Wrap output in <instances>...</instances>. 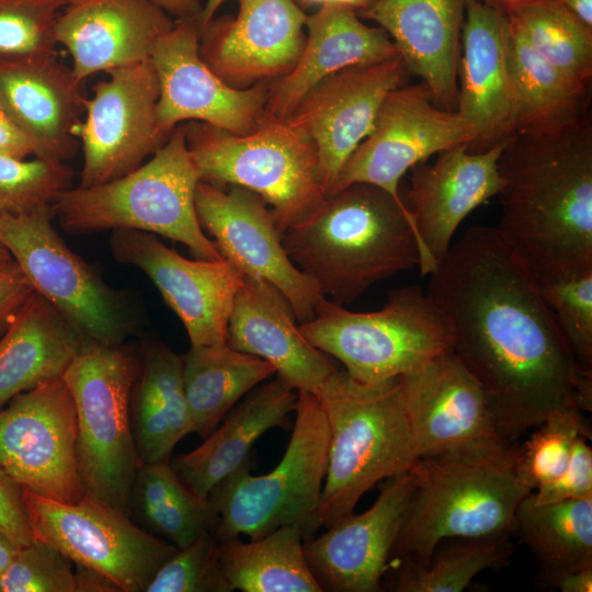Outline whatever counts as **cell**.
<instances>
[{
  "label": "cell",
  "instance_id": "cell-1",
  "mask_svg": "<svg viewBox=\"0 0 592 592\" xmlns=\"http://www.w3.org/2000/svg\"><path fill=\"white\" fill-rule=\"evenodd\" d=\"M428 277L453 352L510 443L553 411L592 410V372L572 354L536 274L496 227L469 228Z\"/></svg>",
  "mask_w": 592,
  "mask_h": 592
},
{
  "label": "cell",
  "instance_id": "cell-2",
  "mask_svg": "<svg viewBox=\"0 0 592 592\" xmlns=\"http://www.w3.org/2000/svg\"><path fill=\"white\" fill-rule=\"evenodd\" d=\"M496 229L540 282L592 271V117L514 133L498 160Z\"/></svg>",
  "mask_w": 592,
  "mask_h": 592
},
{
  "label": "cell",
  "instance_id": "cell-3",
  "mask_svg": "<svg viewBox=\"0 0 592 592\" xmlns=\"http://www.w3.org/2000/svg\"><path fill=\"white\" fill-rule=\"evenodd\" d=\"M282 241L298 270L342 306L420 260L406 203L367 183L327 196L314 215L287 228Z\"/></svg>",
  "mask_w": 592,
  "mask_h": 592
},
{
  "label": "cell",
  "instance_id": "cell-4",
  "mask_svg": "<svg viewBox=\"0 0 592 592\" xmlns=\"http://www.w3.org/2000/svg\"><path fill=\"white\" fill-rule=\"evenodd\" d=\"M330 433L320 526L353 513L377 482L411 469L419 459L403 376L361 383L337 371L315 394Z\"/></svg>",
  "mask_w": 592,
  "mask_h": 592
},
{
  "label": "cell",
  "instance_id": "cell-5",
  "mask_svg": "<svg viewBox=\"0 0 592 592\" xmlns=\"http://www.w3.org/2000/svg\"><path fill=\"white\" fill-rule=\"evenodd\" d=\"M520 442L471 458H419L391 557L424 566L446 538L512 535L520 502L530 491L519 479Z\"/></svg>",
  "mask_w": 592,
  "mask_h": 592
},
{
  "label": "cell",
  "instance_id": "cell-6",
  "mask_svg": "<svg viewBox=\"0 0 592 592\" xmlns=\"http://www.w3.org/2000/svg\"><path fill=\"white\" fill-rule=\"evenodd\" d=\"M200 182L185 126H177L134 171L102 184L72 186L52 208L61 228L71 234L139 230L181 242L198 259L219 260L223 257L197 218Z\"/></svg>",
  "mask_w": 592,
  "mask_h": 592
},
{
  "label": "cell",
  "instance_id": "cell-7",
  "mask_svg": "<svg viewBox=\"0 0 592 592\" xmlns=\"http://www.w3.org/2000/svg\"><path fill=\"white\" fill-rule=\"evenodd\" d=\"M297 395L291 439L275 468L260 476L251 474L252 454L208 493L206 500L214 516L210 532L218 542L240 535L258 538L288 524L298 525L307 540L320 527L329 425L315 394Z\"/></svg>",
  "mask_w": 592,
  "mask_h": 592
},
{
  "label": "cell",
  "instance_id": "cell-8",
  "mask_svg": "<svg viewBox=\"0 0 592 592\" xmlns=\"http://www.w3.org/2000/svg\"><path fill=\"white\" fill-rule=\"evenodd\" d=\"M139 357L124 344L84 338L64 371L77 414V455L86 494L128 514L140 466L130 420Z\"/></svg>",
  "mask_w": 592,
  "mask_h": 592
},
{
  "label": "cell",
  "instance_id": "cell-9",
  "mask_svg": "<svg viewBox=\"0 0 592 592\" xmlns=\"http://www.w3.org/2000/svg\"><path fill=\"white\" fill-rule=\"evenodd\" d=\"M185 137L201 181L254 192L271 205L282 235L327 200L314 145L286 121L263 116L246 135L191 122Z\"/></svg>",
  "mask_w": 592,
  "mask_h": 592
},
{
  "label": "cell",
  "instance_id": "cell-10",
  "mask_svg": "<svg viewBox=\"0 0 592 592\" xmlns=\"http://www.w3.org/2000/svg\"><path fill=\"white\" fill-rule=\"evenodd\" d=\"M299 330L315 348L340 361L350 377L367 384L413 373L453 351L447 321L418 286L390 291L385 306L371 312L327 299Z\"/></svg>",
  "mask_w": 592,
  "mask_h": 592
},
{
  "label": "cell",
  "instance_id": "cell-11",
  "mask_svg": "<svg viewBox=\"0 0 592 592\" xmlns=\"http://www.w3.org/2000/svg\"><path fill=\"white\" fill-rule=\"evenodd\" d=\"M53 216V208L0 214V243L33 291L84 338L123 344L134 330L126 297L65 243L50 223Z\"/></svg>",
  "mask_w": 592,
  "mask_h": 592
},
{
  "label": "cell",
  "instance_id": "cell-12",
  "mask_svg": "<svg viewBox=\"0 0 592 592\" xmlns=\"http://www.w3.org/2000/svg\"><path fill=\"white\" fill-rule=\"evenodd\" d=\"M22 501L35 540L55 547L73 563L104 573L122 592H145L178 549L134 524L128 514L88 494L66 503L22 488Z\"/></svg>",
  "mask_w": 592,
  "mask_h": 592
},
{
  "label": "cell",
  "instance_id": "cell-13",
  "mask_svg": "<svg viewBox=\"0 0 592 592\" xmlns=\"http://www.w3.org/2000/svg\"><path fill=\"white\" fill-rule=\"evenodd\" d=\"M0 466L42 497L73 503L86 496L76 407L61 375L16 395L0 410Z\"/></svg>",
  "mask_w": 592,
  "mask_h": 592
},
{
  "label": "cell",
  "instance_id": "cell-14",
  "mask_svg": "<svg viewBox=\"0 0 592 592\" xmlns=\"http://www.w3.org/2000/svg\"><path fill=\"white\" fill-rule=\"evenodd\" d=\"M471 141L469 125L456 111L437 106L424 82L399 86L385 96L372 133L343 166L331 194L353 183H367L405 202L399 182L407 171Z\"/></svg>",
  "mask_w": 592,
  "mask_h": 592
},
{
  "label": "cell",
  "instance_id": "cell-15",
  "mask_svg": "<svg viewBox=\"0 0 592 592\" xmlns=\"http://www.w3.org/2000/svg\"><path fill=\"white\" fill-rule=\"evenodd\" d=\"M84 100L77 128L83 152L79 186L121 178L141 166L168 139L157 124L159 81L151 60L107 72Z\"/></svg>",
  "mask_w": 592,
  "mask_h": 592
},
{
  "label": "cell",
  "instance_id": "cell-16",
  "mask_svg": "<svg viewBox=\"0 0 592 592\" xmlns=\"http://www.w3.org/2000/svg\"><path fill=\"white\" fill-rule=\"evenodd\" d=\"M267 204L254 192L200 182L195 209L202 229L214 238L220 255L243 275L275 286L291 304L299 323L316 317L328 299L289 259Z\"/></svg>",
  "mask_w": 592,
  "mask_h": 592
},
{
  "label": "cell",
  "instance_id": "cell-17",
  "mask_svg": "<svg viewBox=\"0 0 592 592\" xmlns=\"http://www.w3.org/2000/svg\"><path fill=\"white\" fill-rule=\"evenodd\" d=\"M418 458H471L510 443L490 399L454 352L402 375Z\"/></svg>",
  "mask_w": 592,
  "mask_h": 592
},
{
  "label": "cell",
  "instance_id": "cell-18",
  "mask_svg": "<svg viewBox=\"0 0 592 592\" xmlns=\"http://www.w3.org/2000/svg\"><path fill=\"white\" fill-rule=\"evenodd\" d=\"M198 20H175L157 42L151 64L159 81L157 124L169 136L184 121L202 122L234 135L251 133L264 116V82L237 89L200 55Z\"/></svg>",
  "mask_w": 592,
  "mask_h": 592
},
{
  "label": "cell",
  "instance_id": "cell-19",
  "mask_svg": "<svg viewBox=\"0 0 592 592\" xmlns=\"http://www.w3.org/2000/svg\"><path fill=\"white\" fill-rule=\"evenodd\" d=\"M115 260L143 271L183 323L191 345L227 344V328L243 274L232 263L190 260L150 232L118 229L110 237Z\"/></svg>",
  "mask_w": 592,
  "mask_h": 592
},
{
  "label": "cell",
  "instance_id": "cell-20",
  "mask_svg": "<svg viewBox=\"0 0 592 592\" xmlns=\"http://www.w3.org/2000/svg\"><path fill=\"white\" fill-rule=\"evenodd\" d=\"M400 56L339 71L314 87L286 121L314 145L327 196L357 146L372 133L385 96L402 86Z\"/></svg>",
  "mask_w": 592,
  "mask_h": 592
},
{
  "label": "cell",
  "instance_id": "cell-21",
  "mask_svg": "<svg viewBox=\"0 0 592 592\" xmlns=\"http://www.w3.org/2000/svg\"><path fill=\"white\" fill-rule=\"evenodd\" d=\"M506 141L479 152L462 144L440 152L432 163L410 169L405 203L412 217L423 276L442 262L462 221L501 192L498 160Z\"/></svg>",
  "mask_w": 592,
  "mask_h": 592
},
{
  "label": "cell",
  "instance_id": "cell-22",
  "mask_svg": "<svg viewBox=\"0 0 592 592\" xmlns=\"http://www.w3.org/2000/svg\"><path fill=\"white\" fill-rule=\"evenodd\" d=\"M238 2L235 19H213L201 31L202 59L220 79L237 89L288 73L306 41L304 10L294 0Z\"/></svg>",
  "mask_w": 592,
  "mask_h": 592
},
{
  "label": "cell",
  "instance_id": "cell-23",
  "mask_svg": "<svg viewBox=\"0 0 592 592\" xmlns=\"http://www.w3.org/2000/svg\"><path fill=\"white\" fill-rule=\"evenodd\" d=\"M412 490L410 470L385 479L374 504L351 513L304 543L308 565L323 591L378 592Z\"/></svg>",
  "mask_w": 592,
  "mask_h": 592
},
{
  "label": "cell",
  "instance_id": "cell-24",
  "mask_svg": "<svg viewBox=\"0 0 592 592\" xmlns=\"http://www.w3.org/2000/svg\"><path fill=\"white\" fill-rule=\"evenodd\" d=\"M456 112L473 132L468 149L485 151L508 140L513 129V90L508 15L466 0L460 37Z\"/></svg>",
  "mask_w": 592,
  "mask_h": 592
},
{
  "label": "cell",
  "instance_id": "cell-25",
  "mask_svg": "<svg viewBox=\"0 0 592 592\" xmlns=\"http://www.w3.org/2000/svg\"><path fill=\"white\" fill-rule=\"evenodd\" d=\"M175 20L151 0H68L55 37L81 83L98 72L148 61Z\"/></svg>",
  "mask_w": 592,
  "mask_h": 592
},
{
  "label": "cell",
  "instance_id": "cell-26",
  "mask_svg": "<svg viewBox=\"0 0 592 592\" xmlns=\"http://www.w3.org/2000/svg\"><path fill=\"white\" fill-rule=\"evenodd\" d=\"M294 310L269 282L243 275L227 328V344L269 362L296 391L316 394L338 368L300 332Z\"/></svg>",
  "mask_w": 592,
  "mask_h": 592
},
{
  "label": "cell",
  "instance_id": "cell-27",
  "mask_svg": "<svg viewBox=\"0 0 592 592\" xmlns=\"http://www.w3.org/2000/svg\"><path fill=\"white\" fill-rule=\"evenodd\" d=\"M80 86L57 55L0 67V107L26 136L34 157L66 162L77 153L86 100Z\"/></svg>",
  "mask_w": 592,
  "mask_h": 592
},
{
  "label": "cell",
  "instance_id": "cell-28",
  "mask_svg": "<svg viewBox=\"0 0 592 592\" xmlns=\"http://www.w3.org/2000/svg\"><path fill=\"white\" fill-rule=\"evenodd\" d=\"M466 0H377L357 13L394 41L408 72L422 79L434 103L455 111Z\"/></svg>",
  "mask_w": 592,
  "mask_h": 592
},
{
  "label": "cell",
  "instance_id": "cell-29",
  "mask_svg": "<svg viewBox=\"0 0 592 592\" xmlns=\"http://www.w3.org/2000/svg\"><path fill=\"white\" fill-rule=\"evenodd\" d=\"M306 29L308 36L296 65L267 89L265 117L287 121L300 100L328 77L400 56L386 31L364 24L346 5H321L307 16Z\"/></svg>",
  "mask_w": 592,
  "mask_h": 592
},
{
  "label": "cell",
  "instance_id": "cell-30",
  "mask_svg": "<svg viewBox=\"0 0 592 592\" xmlns=\"http://www.w3.org/2000/svg\"><path fill=\"white\" fill-rule=\"evenodd\" d=\"M297 391L278 378L257 386L195 449L170 458L181 480L200 498L240 467L258 439L274 428L291 429Z\"/></svg>",
  "mask_w": 592,
  "mask_h": 592
},
{
  "label": "cell",
  "instance_id": "cell-31",
  "mask_svg": "<svg viewBox=\"0 0 592 592\" xmlns=\"http://www.w3.org/2000/svg\"><path fill=\"white\" fill-rule=\"evenodd\" d=\"M84 337L33 292L8 319L0 339V410L16 395L62 375Z\"/></svg>",
  "mask_w": 592,
  "mask_h": 592
},
{
  "label": "cell",
  "instance_id": "cell-32",
  "mask_svg": "<svg viewBox=\"0 0 592 592\" xmlns=\"http://www.w3.org/2000/svg\"><path fill=\"white\" fill-rule=\"evenodd\" d=\"M130 420L140 465L169 460L174 446L195 432L184 392L182 355L161 341L141 344Z\"/></svg>",
  "mask_w": 592,
  "mask_h": 592
},
{
  "label": "cell",
  "instance_id": "cell-33",
  "mask_svg": "<svg viewBox=\"0 0 592 592\" xmlns=\"http://www.w3.org/2000/svg\"><path fill=\"white\" fill-rule=\"evenodd\" d=\"M510 65L514 133L555 132L590 112V84L543 60L511 22Z\"/></svg>",
  "mask_w": 592,
  "mask_h": 592
},
{
  "label": "cell",
  "instance_id": "cell-34",
  "mask_svg": "<svg viewBox=\"0 0 592 592\" xmlns=\"http://www.w3.org/2000/svg\"><path fill=\"white\" fill-rule=\"evenodd\" d=\"M182 360L184 392L202 439L241 398L275 374L269 362L228 344L191 345Z\"/></svg>",
  "mask_w": 592,
  "mask_h": 592
},
{
  "label": "cell",
  "instance_id": "cell-35",
  "mask_svg": "<svg viewBox=\"0 0 592 592\" xmlns=\"http://www.w3.org/2000/svg\"><path fill=\"white\" fill-rule=\"evenodd\" d=\"M305 536L295 524L283 525L248 543L218 542L223 572L232 591L323 592L304 551Z\"/></svg>",
  "mask_w": 592,
  "mask_h": 592
},
{
  "label": "cell",
  "instance_id": "cell-36",
  "mask_svg": "<svg viewBox=\"0 0 592 592\" xmlns=\"http://www.w3.org/2000/svg\"><path fill=\"white\" fill-rule=\"evenodd\" d=\"M513 533L532 551L548 583L592 567V499L534 504L527 494L516 509Z\"/></svg>",
  "mask_w": 592,
  "mask_h": 592
},
{
  "label": "cell",
  "instance_id": "cell-37",
  "mask_svg": "<svg viewBox=\"0 0 592 592\" xmlns=\"http://www.w3.org/2000/svg\"><path fill=\"white\" fill-rule=\"evenodd\" d=\"M132 504L150 533L178 549L210 531L214 523L207 500L181 480L170 459L139 466L132 488Z\"/></svg>",
  "mask_w": 592,
  "mask_h": 592
},
{
  "label": "cell",
  "instance_id": "cell-38",
  "mask_svg": "<svg viewBox=\"0 0 592 592\" xmlns=\"http://www.w3.org/2000/svg\"><path fill=\"white\" fill-rule=\"evenodd\" d=\"M510 536L446 538L426 565L397 562L388 569L383 588L394 592H460L478 573L509 563L513 554Z\"/></svg>",
  "mask_w": 592,
  "mask_h": 592
},
{
  "label": "cell",
  "instance_id": "cell-39",
  "mask_svg": "<svg viewBox=\"0 0 592 592\" xmlns=\"http://www.w3.org/2000/svg\"><path fill=\"white\" fill-rule=\"evenodd\" d=\"M508 18L543 60L568 77L590 84L592 30L558 0L540 1Z\"/></svg>",
  "mask_w": 592,
  "mask_h": 592
},
{
  "label": "cell",
  "instance_id": "cell-40",
  "mask_svg": "<svg viewBox=\"0 0 592 592\" xmlns=\"http://www.w3.org/2000/svg\"><path fill=\"white\" fill-rule=\"evenodd\" d=\"M591 439V426L583 412L561 409L549 413L535 426L527 440L520 443L516 473L530 490L556 479L570 462L576 441Z\"/></svg>",
  "mask_w": 592,
  "mask_h": 592
},
{
  "label": "cell",
  "instance_id": "cell-41",
  "mask_svg": "<svg viewBox=\"0 0 592 592\" xmlns=\"http://www.w3.org/2000/svg\"><path fill=\"white\" fill-rule=\"evenodd\" d=\"M68 0H0V67L57 55L56 21Z\"/></svg>",
  "mask_w": 592,
  "mask_h": 592
},
{
  "label": "cell",
  "instance_id": "cell-42",
  "mask_svg": "<svg viewBox=\"0 0 592 592\" xmlns=\"http://www.w3.org/2000/svg\"><path fill=\"white\" fill-rule=\"evenodd\" d=\"M72 179L66 162L0 156V214L52 208L72 187Z\"/></svg>",
  "mask_w": 592,
  "mask_h": 592
},
{
  "label": "cell",
  "instance_id": "cell-43",
  "mask_svg": "<svg viewBox=\"0 0 592 592\" xmlns=\"http://www.w3.org/2000/svg\"><path fill=\"white\" fill-rule=\"evenodd\" d=\"M145 592H232L210 531L179 548L158 569Z\"/></svg>",
  "mask_w": 592,
  "mask_h": 592
},
{
  "label": "cell",
  "instance_id": "cell-44",
  "mask_svg": "<svg viewBox=\"0 0 592 592\" xmlns=\"http://www.w3.org/2000/svg\"><path fill=\"white\" fill-rule=\"evenodd\" d=\"M540 287L576 360L592 372V271Z\"/></svg>",
  "mask_w": 592,
  "mask_h": 592
},
{
  "label": "cell",
  "instance_id": "cell-45",
  "mask_svg": "<svg viewBox=\"0 0 592 592\" xmlns=\"http://www.w3.org/2000/svg\"><path fill=\"white\" fill-rule=\"evenodd\" d=\"M73 562L39 542L21 546L0 577V592H76Z\"/></svg>",
  "mask_w": 592,
  "mask_h": 592
},
{
  "label": "cell",
  "instance_id": "cell-46",
  "mask_svg": "<svg viewBox=\"0 0 592 592\" xmlns=\"http://www.w3.org/2000/svg\"><path fill=\"white\" fill-rule=\"evenodd\" d=\"M588 440L580 436L565 470L553 481L530 493L534 504L592 499V449Z\"/></svg>",
  "mask_w": 592,
  "mask_h": 592
},
{
  "label": "cell",
  "instance_id": "cell-47",
  "mask_svg": "<svg viewBox=\"0 0 592 592\" xmlns=\"http://www.w3.org/2000/svg\"><path fill=\"white\" fill-rule=\"evenodd\" d=\"M0 532L19 547L34 540L22 501V487L1 466Z\"/></svg>",
  "mask_w": 592,
  "mask_h": 592
},
{
  "label": "cell",
  "instance_id": "cell-48",
  "mask_svg": "<svg viewBox=\"0 0 592 592\" xmlns=\"http://www.w3.org/2000/svg\"><path fill=\"white\" fill-rule=\"evenodd\" d=\"M33 292L26 276L14 261L0 270V330L5 328L9 317Z\"/></svg>",
  "mask_w": 592,
  "mask_h": 592
},
{
  "label": "cell",
  "instance_id": "cell-49",
  "mask_svg": "<svg viewBox=\"0 0 592 592\" xmlns=\"http://www.w3.org/2000/svg\"><path fill=\"white\" fill-rule=\"evenodd\" d=\"M0 156L25 159L34 156L33 147L22 130L0 107Z\"/></svg>",
  "mask_w": 592,
  "mask_h": 592
},
{
  "label": "cell",
  "instance_id": "cell-50",
  "mask_svg": "<svg viewBox=\"0 0 592 592\" xmlns=\"http://www.w3.org/2000/svg\"><path fill=\"white\" fill-rule=\"evenodd\" d=\"M75 567L76 592H122L104 573L82 565Z\"/></svg>",
  "mask_w": 592,
  "mask_h": 592
},
{
  "label": "cell",
  "instance_id": "cell-51",
  "mask_svg": "<svg viewBox=\"0 0 592 592\" xmlns=\"http://www.w3.org/2000/svg\"><path fill=\"white\" fill-rule=\"evenodd\" d=\"M561 592H591L592 567L562 573L550 581Z\"/></svg>",
  "mask_w": 592,
  "mask_h": 592
},
{
  "label": "cell",
  "instance_id": "cell-52",
  "mask_svg": "<svg viewBox=\"0 0 592 592\" xmlns=\"http://www.w3.org/2000/svg\"><path fill=\"white\" fill-rule=\"evenodd\" d=\"M175 20H198L203 3L202 0H151Z\"/></svg>",
  "mask_w": 592,
  "mask_h": 592
},
{
  "label": "cell",
  "instance_id": "cell-53",
  "mask_svg": "<svg viewBox=\"0 0 592 592\" xmlns=\"http://www.w3.org/2000/svg\"><path fill=\"white\" fill-rule=\"evenodd\" d=\"M585 27L592 30V0H558Z\"/></svg>",
  "mask_w": 592,
  "mask_h": 592
},
{
  "label": "cell",
  "instance_id": "cell-54",
  "mask_svg": "<svg viewBox=\"0 0 592 592\" xmlns=\"http://www.w3.org/2000/svg\"><path fill=\"white\" fill-rule=\"evenodd\" d=\"M303 10L314 4H340L353 8L357 13L366 10L377 0H294Z\"/></svg>",
  "mask_w": 592,
  "mask_h": 592
},
{
  "label": "cell",
  "instance_id": "cell-55",
  "mask_svg": "<svg viewBox=\"0 0 592 592\" xmlns=\"http://www.w3.org/2000/svg\"><path fill=\"white\" fill-rule=\"evenodd\" d=\"M491 8L499 10L504 14L519 11L523 8L533 5L544 0H478Z\"/></svg>",
  "mask_w": 592,
  "mask_h": 592
},
{
  "label": "cell",
  "instance_id": "cell-56",
  "mask_svg": "<svg viewBox=\"0 0 592 592\" xmlns=\"http://www.w3.org/2000/svg\"><path fill=\"white\" fill-rule=\"evenodd\" d=\"M19 546L0 532V577Z\"/></svg>",
  "mask_w": 592,
  "mask_h": 592
},
{
  "label": "cell",
  "instance_id": "cell-57",
  "mask_svg": "<svg viewBox=\"0 0 592 592\" xmlns=\"http://www.w3.org/2000/svg\"><path fill=\"white\" fill-rule=\"evenodd\" d=\"M225 0H205L198 18L201 31L214 19L218 8Z\"/></svg>",
  "mask_w": 592,
  "mask_h": 592
},
{
  "label": "cell",
  "instance_id": "cell-58",
  "mask_svg": "<svg viewBox=\"0 0 592 592\" xmlns=\"http://www.w3.org/2000/svg\"><path fill=\"white\" fill-rule=\"evenodd\" d=\"M12 262H13V259L10 252L5 249V247L2 243H0V270L4 269Z\"/></svg>",
  "mask_w": 592,
  "mask_h": 592
}]
</instances>
